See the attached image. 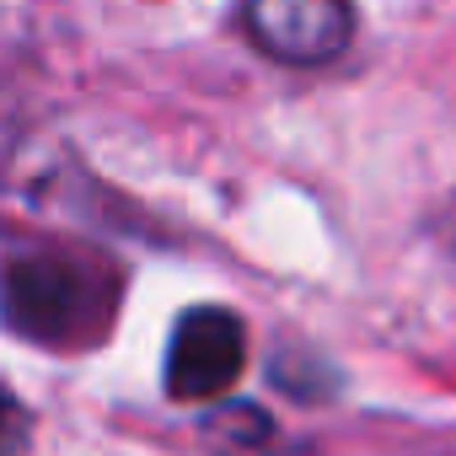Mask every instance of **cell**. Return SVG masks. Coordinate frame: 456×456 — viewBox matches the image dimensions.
<instances>
[{
    "instance_id": "cell-1",
    "label": "cell",
    "mask_w": 456,
    "mask_h": 456,
    "mask_svg": "<svg viewBox=\"0 0 456 456\" xmlns=\"http://www.w3.org/2000/svg\"><path fill=\"white\" fill-rule=\"evenodd\" d=\"M113 301L118 280L113 269H102V258H81L65 248H28L0 264V322L49 349L92 344L108 328Z\"/></svg>"
},
{
    "instance_id": "cell-3",
    "label": "cell",
    "mask_w": 456,
    "mask_h": 456,
    "mask_svg": "<svg viewBox=\"0 0 456 456\" xmlns=\"http://www.w3.org/2000/svg\"><path fill=\"white\" fill-rule=\"evenodd\" d=\"M248 38L280 65H328L349 44L344 0H242Z\"/></svg>"
},
{
    "instance_id": "cell-2",
    "label": "cell",
    "mask_w": 456,
    "mask_h": 456,
    "mask_svg": "<svg viewBox=\"0 0 456 456\" xmlns=\"http://www.w3.org/2000/svg\"><path fill=\"white\" fill-rule=\"evenodd\" d=\"M248 365V328L225 306H193L172 328L167 349V392L177 403H209L237 387Z\"/></svg>"
},
{
    "instance_id": "cell-4",
    "label": "cell",
    "mask_w": 456,
    "mask_h": 456,
    "mask_svg": "<svg viewBox=\"0 0 456 456\" xmlns=\"http://www.w3.org/2000/svg\"><path fill=\"white\" fill-rule=\"evenodd\" d=\"M33 445V413L17 392L0 387V456H28Z\"/></svg>"
},
{
    "instance_id": "cell-5",
    "label": "cell",
    "mask_w": 456,
    "mask_h": 456,
    "mask_svg": "<svg viewBox=\"0 0 456 456\" xmlns=\"http://www.w3.org/2000/svg\"><path fill=\"white\" fill-rule=\"evenodd\" d=\"M451 248H456V232H451Z\"/></svg>"
}]
</instances>
